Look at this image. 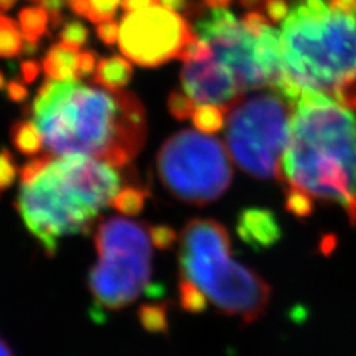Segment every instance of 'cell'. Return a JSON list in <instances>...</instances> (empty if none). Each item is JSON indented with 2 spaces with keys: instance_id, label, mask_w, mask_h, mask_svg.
<instances>
[{
  "instance_id": "obj_1",
  "label": "cell",
  "mask_w": 356,
  "mask_h": 356,
  "mask_svg": "<svg viewBox=\"0 0 356 356\" xmlns=\"http://www.w3.org/2000/svg\"><path fill=\"white\" fill-rule=\"evenodd\" d=\"M33 118L51 154H82L124 168L147 138L146 108L132 92L49 81L33 102Z\"/></svg>"
},
{
  "instance_id": "obj_2",
  "label": "cell",
  "mask_w": 356,
  "mask_h": 356,
  "mask_svg": "<svg viewBox=\"0 0 356 356\" xmlns=\"http://www.w3.org/2000/svg\"><path fill=\"white\" fill-rule=\"evenodd\" d=\"M19 175L17 211L48 255L63 238L91 230L120 186L111 165L82 154L36 156Z\"/></svg>"
},
{
  "instance_id": "obj_3",
  "label": "cell",
  "mask_w": 356,
  "mask_h": 356,
  "mask_svg": "<svg viewBox=\"0 0 356 356\" xmlns=\"http://www.w3.org/2000/svg\"><path fill=\"white\" fill-rule=\"evenodd\" d=\"M281 181L346 211L356 193V118L330 95L303 89L293 108Z\"/></svg>"
},
{
  "instance_id": "obj_4",
  "label": "cell",
  "mask_w": 356,
  "mask_h": 356,
  "mask_svg": "<svg viewBox=\"0 0 356 356\" xmlns=\"http://www.w3.org/2000/svg\"><path fill=\"white\" fill-rule=\"evenodd\" d=\"M180 277L192 282L220 314L243 324L259 321L270 303L272 289L250 267L232 259L226 227L211 218H193L180 235Z\"/></svg>"
},
{
  "instance_id": "obj_5",
  "label": "cell",
  "mask_w": 356,
  "mask_h": 356,
  "mask_svg": "<svg viewBox=\"0 0 356 356\" xmlns=\"http://www.w3.org/2000/svg\"><path fill=\"white\" fill-rule=\"evenodd\" d=\"M282 54L288 73L303 89L332 95L356 74V17L324 0H297L284 21Z\"/></svg>"
},
{
  "instance_id": "obj_6",
  "label": "cell",
  "mask_w": 356,
  "mask_h": 356,
  "mask_svg": "<svg viewBox=\"0 0 356 356\" xmlns=\"http://www.w3.org/2000/svg\"><path fill=\"white\" fill-rule=\"evenodd\" d=\"M98 261L88 275L95 306L120 310L141 296L152 277L149 229L127 218L110 217L95 232Z\"/></svg>"
},
{
  "instance_id": "obj_7",
  "label": "cell",
  "mask_w": 356,
  "mask_h": 356,
  "mask_svg": "<svg viewBox=\"0 0 356 356\" xmlns=\"http://www.w3.org/2000/svg\"><path fill=\"white\" fill-rule=\"evenodd\" d=\"M293 107L272 89L241 97L227 108V147L242 171L259 180H281Z\"/></svg>"
},
{
  "instance_id": "obj_8",
  "label": "cell",
  "mask_w": 356,
  "mask_h": 356,
  "mask_svg": "<svg viewBox=\"0 0 356 356\" xmlns=\"http://www.w3.org/2000/svg\"><path fill=\"white\" fill-rule=\"evenodd\" d=\"M196 36L213 48L214 57L226 67L245 95L257 89H272L284 76L285 65L281 33L270 26L254 36L232 13L214 8L195 24Z\"/></svg>"
},
{
  "instance_id": "obj_9",
  "label": "cell",
  "mask_w": 356,
  "mask_h": 356,
  "mask_svg": "<svg viewBox=\"0 0 356 356\" xmlns=\"http://www.w3.org/2000/svg\"><path fill=\"white\" fill-rule=\"evenodd\" d=\"M156 168L166 191L197 207L217 200L233 178L229 153L220 140L187 129L163 143Z\"/></svg>"
},
{
  "instance_id": "obj_10",
  "label": "cell",
  "mask_w": 356,
  "mask_h": 356,
  "mask_svg": "<svg viewBox=\"0 0 356 356\" xmlns=\"http://www.w3.org/2000/svg\"><path fill=\"white\" fill-rule=\"evenodd\" d=\"M195 38L187 21L163 5L127 14L119 26V48L141 67H159L180 58Z\"/></svg>"
},
{
  "instance_id": "obj_11",
  "label": "cell",
  "mask_w": 356,
  "mask_h": 356,
  "mask_svg": "<svg viewBox=\"0 0 356 356\" xmlns=\"http://www.w3.org/2000/svg\"><path fill=\"white\" fill-rule=\"evenodd\" d=\"M180 79L184 92L200 106L213 104L226 111L243 97L235 77L214 55L207 61L186 63Z\"/></svg>"
},
{
  "instance_id": "obj_12",
  "label": "cell",
  "mask_w": 356,
  "mask_h": 356,
  "mask_svg": "<svg viewBox=\"0 0 356 356\" xmlns=\"http://www.w3.org/2000/svg\"><path fill=\"white\" fill-rule=\"evenodd\" d=\"M238 235L254 250L270 248L281 239L282 232L276 216L267 208H247L238 217Z\"/></svg>"
},
{
  "instance_id": "obj_13",
  "label": "cell",
  "mask_w": 356,
  "mask_h": 356,
  "mask_svg": "<svg viewBox=\"0 0 356 356\" xmlns=\"http://www.w3.org/2000/svg\"><path fill=\"white\" fill-rule=\"evenodd\" d=\"M132 65L128 60L119 55L103 58L98 61L94 73V81L99 86H103L108 91H120L122 88L129 83L132 79Z\"/></svg>"
},
{
  "instance_id": "obj_14",
  "label": "cell",
  "mask_w": 356,
  "mask_h": 356,
  "mask_svg": "<svg viewBox=\"0 0 356 356\" xmlns=\"http://www.w3.org/2000/svg\"><path fill=\"white\" fill-rule=\"evenodd\" d=\"M43 72L52 81L77 79V52L61 43L54 44L44 55Z\"/></svg>"
},
{
  "instance_id": "obj_15",
  "label": "cell",
  "mask_w": 356,
  "mask_h": 356,
  "mask_svg": "<svg viewBox=\"0 0 356 356\" xmlns=\"http://www.w3.org/2000/svg\"><path fill=\"white\" fill-rule=\"evenodd\" d=\"M19 29L21 35L27 44L38 47L40 39L47 35L49 17L43 6H29L21 9L19 13Z\"/></svg>"
},
{
  "instance_id": "obj_16",
  "label": "cell",
  "mask_w": 356,
  "mask_h": 356,
  "mask_svg": "<svg viewBox=\"0 0 356 356\" xmlns=\"http://www.w3.org/2000/svg\"><path fill=\"white\" fill-rule=\"evenodd\" d=\"M10 138L15 149L26 156H39L43 149L42 134L35 120H18L10 129Z\"/></svg>"
},
{
  "instance_id": "obj_17",
  "label": "cell",
  "mask_w": 356,
  "mask_h": 356,
  "mask_svg": "<svg viewBox=\"0 0 356 356\" xmlns=\"http://www.w3.org/2000/svg\"><path fill=\"white\" fill-rule=\"evenodd\" d=\"M122 0H70L69 5L73 13L89 19L94 24H99L113 19Z\"/></svg>"
},
{
  "instance_id": "obj_18",
  "label": "cell",
  "mask_w": 356,
  "mask_h": 356,
  "mask_svg": "<svg viewBox=\"0 0 356 356\" xmlns=\"http://www.w3.org/2000/svg\"><path fill=\"white\" fill-rule=\"evenodd\" d=\"M24 48L18 26L5 14L0 13V58H14Z\"/></svg>"
},
{
  "instance_id": "obj_19",
  "label": "cell",
  "mask_w": 356,
  "mask_h": 356,
  "mask_svg": "<svg viewBox=\"0 0 356 356\" xmlns=\"http://www.w3.org/2000/svg\"><path fill=\"white\" fill-rule=\"evenodd\" d=\"M147 196H149V192L144 191V188L128 186L115 195V197L111 199L110 205L116 211H119L120 214L137 216L141 213L144 205H146Z\"/></svg>"
},
{
  "instance_id": "obj_20",
  "label": "cell",
  "mask_w": 356,
  "mask_h": 356,
  "mask_svg": "<svg viewBox=\"0 0 356 356\" xmlns=\"http://www.w3.org/2000/svg\"><path fill=\"white\" fill-rule=\"evenodd\" d=\"M193 125L204 134H216L225 127V113L218 106L202 104L193 111Z\"/></svg>"
},
{
  "instance_id": "obj_21",
  "label": "cell",
  "mask_w": 356,
  "mask_h": 356,
  "mask_svg": "<svg viewBox=\"0 0 356 356\" xmlns=\"http://www.w3.org/2000/svg\"><path fill=\"white\" fill-rule=\"evenodd\" d=\"M285 209L289 214H293L298 218L310 217L315 211L314 196L302 191V188L288 186L286 196H285Z\"/></svg>"
},
{
  "instance_id": "obj_22",
  "label": "cell",
  "mask_w": 356,
  "mask_h": 356,
  "mask_svg": "<svg viewBox=\"0 0 356 356\" xmlns=\"http://www.w3.org/2000/svg\"><path fill=\"white\" fill-rule=\"evenodd\" d=\"M138 319L149 332H165L168 330V307L166 305H146L138 312Z\"/></svg>"
},
{
  "instance_id": "obj_23",
  "label": "cell",
  "mask_w": 356,
  "mask_h": 356,
  "mask_svg": "<svg viewBox=\"0 0 356 356\" xmlns=\"http://www.w3.org/2000/svg\"><path fill=\"white\" fill-rule=\"evenodd\" d=\"M178 298H180V305L187 312H200L204 310L208 305L205 296L199 291V289L183 277H180V284H178Z\"/></svg>"
},
{
  "instance_id": "obj_24",
  "label": "cell",
  "mask_w": 356,
  "mask_h": 356,
  "mask_svg": "<svg viewBox=\"0 0 356 356\" xmlns=\"http://www.w3.org/2000/svg\"><path fill=\"white\" fill-rule=\"evenodd\" d=\"M89 38L88 29L79 21H70L60 31V43L73 51L83 48Z\"/></svg>"
},
{
  "instance_id": "obj_25",
  "label": "cell",
  "mask_w": 356,
  "mask_h": 356,
  "mask_svg": "<svg viewBox=\"0 0 356 356\" xmlns=\"http://www.w3.org/2000/svg\"><path fill=\"white\" fill-rule=\"evenodd\" d=\"M166 106H168L170 115L177 120H186L193 116L195 102L187 94H183L181 91H172L168 95Z\"/></svg>"
},
{
  "instance_id": "obj_26",
  "label": "cell",
  "mask_w": 356,
  "mask_h": 356,
  "mask_svg": "<svg viewBox=\"0 0 356 356\" xmlns=\"http://www.w3.org/2000/svg\"><path fill=\"white\" fill-rule=\"evenodd\" d=\"M15 177H17V166H15L13 154H10V152L6 149L0 150V193H3L14 184Z\"/></svg>"
},
{
  "instance_id": "obj_27",
  "label": "cell",
  "mask_w": 356,
  "mask_h": 356,
  "mask_svg": "<svg viewBox=\"0 0 356 356\" xmlns=\"http://www.w3.org/2000/svg\"><path fill=\"white\" fill-rule=\"evenodd\" d=\"M332 97L336 98L341 106L356 110V74L341 81L336 86V89H334Z\"/></svg>"
},
{
  "instance_id": "obj_28",
  "label": "cell",
  "mask_w": 356,
  "mask_h": 356,
  "mask_svg": "<svg viewBox=\"0 0 356 356\" xmlns=\"http://www.w3.org/2000/svg\"><path fill=\"white\" fill-rule=\"evenodd\" d=\"M152 243L158 250H170L177 242V232L170 226H152L149 229Z\"/></svg>"
},
{
  "instance_id": "obj_29",
  "label": "cell",
  "mask_w": 356,
  "mask_h": 356,
  "mask_svg": "<svg viewBox=\"0 0 356 356\" xmlns=\"http://www.w3.org/2000/svg\"><path fill=\"white\" fill-rule=\"evenodd\" d=\"M241 24L245 30L251 33V35L257 36L264 29L270 26V22L260 10H250V13L245 14V17L241 19Z\"/></svg>"
},
{
  "instance_id": "obj_30",
  "label": "cell",
  "mask_w": 356,
  "mask_h": 356,
  "mask_svg": "<svg viewBox=\"0 0 356 356\" xmlns=\"http://www.w3.org/2000/svg\"><path fill=\"white\" fill-rule=\"evenodd\" d=\"M264 10L267 17H269V19L275 22V24L284 22L289 14L286 0H267L264 5Z\"/></svg>"
},
{
  "instance_id": "obj_31",
  "label": "cell",
  "mask_w": 356,
  "mask_h": 356,
  "mask_svg": "<svg viewBox=\"0 0 356 356\" xmlns=\"http://www.w3.org/2000/svg\"><path fill=\"white\" fill-rule=\"evenodd\" d=\"M97 36L106 44H115L119 39V24L113 19L99 22L97 26Z\"/></svg>"
},
{
  "instance_id": "obj_32",
  "label": "cell",
  "mask_w": 356,
  "mask_h": 356,
  "mask_svg": "<svg viewBox=\"0 0 356 356\" xmlns=\"http://www.w3.org/2000/svg\"><path fill=\"white\" fill-rule=\"evenodd\" d=\"M97 54L92 51H82L77 54V77L88 76L95 72Z\"/></svg>"
},
{
  "instance_id": "obj_33",
  "label": "cell",
  "mask_w": 356,
  "mask_h": 356,
  "mask_svg": "<svg viewBox=\"0 0 356 356\" xmlns=\"http://www.w3.org/2000/svg\"><path fill=\"white\" fill-rule=\"evenodd\" d=\"M48 13L49 21L54 27H58L63 21V5L64 0H43L40 3Z\"/></svg>"
},
{
  "instance_id": "obj_34",
  "label": "cell",
  "mask_w": 356,
  "mask_h": 356,
  "mask_svg": "<svg viewBox=\"0 0 356 356\" xmlns=\"http://www.w3.org/2000/svg\"><path fill=\"white\" fill-rule=\"evenodd\" d=\"M40 72V67L38 64V61H33V60H27V61H22L21 63V76H22V81L26 83H33L39 76Z\"/></svg>"
},
{
  "instance_id": "obj_35",
  "label": "cell",
  "mask_w": 356,
  "mask_h": 356,
  "mask_svg": "<svg viewBox=\"0 0 356 356\" xmlns=\"http://www.w3.org/2000/svg\"><path fill=\"white\" fill-rule=\"evenodd\" d=\"M6 92H8V97L13 99V102H15V103L24 102V99L29 95L27 88L22 85L21 82H17V81H13V82H9L6 85Z\"/></svg>"
},
{
  "instance_id": "obj_36",
  "label": "cell",
  "mask_w": 356,
  "mask_h": 356,
  "mask_svg": "<svg viewBox=\"0 0 356 356\" xmlns=\"http://www.w3.org/2000/svg\"><path fill=\"white\" fill-rule=\"evenodd\" d=\"M158 3L159 0H122V9H124L127 14H131Z\"/></svg>"
},
{
  "instance_id": "obj_37",
  "label": "cell",
  "mask_w": 356,
  "mask_h": 356,
  "mask_svg": "<svg viewBox=\"0 0 356 356\" xmlns=\"http://www.w3.org/2000/svg\"><path fill=\"white\" fill-rule=\"evenodd\" d=\"M331 8L356 15V0H331Z\"/></svg>"
},
{
  "instance_id": "obj_38",
  "label": "cell",
  "mask_w": 356,
  "mask_h": 356,
  "mask_svg": "<svg viewBox=\"0 0 356 356\" xmlns=\"http://www.w3.org/2000/svg\"><path fill=\"white\" fill-rule=\"evenodd\" d=\"M159 2L174 13H181V10L186 9V0H159Z\"/></svg>"
},
{
  "instance_id": "obj_39",
  "label": "cell",
  "mask_w": 356,
  "mask_h": 356,
  "mask_svg": "<svg viewBox=\"0 0 356 356\" xmlns=\"http://www.w3.org/2000/svg\"><path fill=\"white\" fill-rule=\"evenodd\" d=\"M266 2L267 0H239L241 6H243L248 10H261V9H264Z\"/></svg>"
},
{
  "instance_id": "obj_40",
  "label": "cell",
  "mask_w": 356,
  "mask_h": 356,
  "mask_svg": "<svg viewBox=\"0 0 356 356\" xmlns=\"http://www.w3.org/2000/svg\"><path fill=\"white\" fill-rule=\"evenodd\" d=\"M346 214H348V217H349L350 225L356 227V193L353 195L350 207L346 209Z\"/></svg>"
},
{
  "instance_id": "obj_41",
  "label": "cell",
  "mask_w": 356,
  "mask_h": 356,
  "mask_svg": "<svg viewBox=\"0 0 356 356\" xmlns=\"http://www.w3.org/2000/svg\"><path fill=\"white\" fill-rule=\"evenodd\" d=\"M0 356H14L13 349L2 336H0Z\"/></svg>"
},
{
  "instance_id": "obj_42",
  "label": "cell",
  "mask_w": 356,
  "mask_h": 356,
  "mask_svg": "<svg viewBox=\"0 0 356 356\" xmlns=\"http://www.w3.org/2000/svg\"><path fill=\"white\" fill-rule=\"evenodd\" d=\"M230 2H232V0H205V3L211 8H225Z\"/></svg>"
},
{
  "instance_id": "obj_43",
  "label": "cell",
  "mask_w": 356,
  "mask_h": 356,
  "mask_svg": "<svg viewBox=\"0 0 356 356\" xmlns=\"http://www.w3.org/2000/svg\"><path fill=\"white\" fill-rule=\"evenodd\" d=\"M18 0H0V10H9Z\"/></svg>"
},
{
  "instance_id": "obj_44",
  "label": "cell",
  "mask_w": 356,
  "mask_h": 356,
  "mask_svg": "<svg viewBox=\"0 0 356 356\" xmlns=\"http://www.w3.org/2000/svg\"><path fill=\"white\" fill-rule=\"evenodd\" d=\"M5 76H3V73L2 72H0V89H2L3 86H5Z\"/></svg>"
},
{
  "instance_id": "obj_45",
  "label": "cell",
  "mask_w": 356,
  "mask_h": 356,
  "mask_svg": "<svg viewBox=\"0 0 356 356\" xmlns=\"http://www.w3.org/2000/svg\"><path fill=\"white\" fill-rule=\"evenodd\" d=\"M31 2H36V3H42L43 0H31Z\"/></svg>"
}]
</instances>
